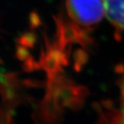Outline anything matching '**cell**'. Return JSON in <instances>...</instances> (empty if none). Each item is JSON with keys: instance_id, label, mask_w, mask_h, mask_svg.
<instances>
[{"instance_id": "obj_1", "label": "cell", "mask_w": 124, "mask_h": 124, "mask_svg": "<svg viewBox=\"0 0 124 124\" xmlns=\"http://www.w3.org/2000/svg\"><path fill=\"white\" fill-rule=\"evenodd\" d=\"M66 9L74 23L86 28L100 23L106 11L104 0H66Z\"/></svg>"}, {"instance_id": "obj_3", "label": "cell", "mask_w": 124, "mask_h": 124, "mask_svg": "<svg viewBox=\"0 0 124 124\" xmlns=\"http://www.w3.org/2000/svg\"><path fill=\"white\" fill-rule=\"evenodd\" d=\"M118 124H124V108L123 109V113H122V116H121V118L119 120V123Z\"/></svg>"}, {"instance_id": "obj_2", "label": "cell", "mask_w": 124, "mask_h": 124, "mask_svg": "<svg viewBox=\"0 0 124 124\" xmlns=\"http://www.w3.org/2000/svg\"><path fill=\"white\" fill-rule=\"evenodd\" d=\"M108 20L118 31H124V0H104Z\"/></svg>"}]
</instances>
